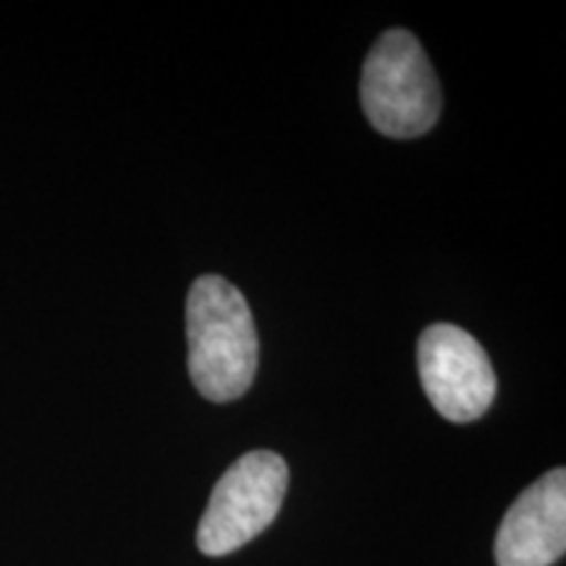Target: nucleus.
<instances>
[{"label": "nucleus", "instance_id": "f03ea898", "mask_svg": "<svg viewBox=\"0 0 566 566\" xmlns=\"http://www.w3.org/2000/svg\"><path fill=\"white\" fill-rule=\"evenodd\" d=\"M359 97L367 122L386 137L412 139L433 129L441 116V84L412 32L380 34L367 53Z\"/></svg>", "mask_w": 566, "mask_h": 566}, {"label": "nucleus", "instance_id": "7ed1b4c3", "mask_svg": "<svg viewBox=\"0 0 566 566\" xmlns=\"http://www.w3.org/2000/svg\"><path fill=\"white\" fill-rule=\"evenodd\" d=\"M289 488V467L275 451L258 449L237 459L212 488L197 527L205 556H229L273 525Z\"/></svg>", "mask_w": 566, "mask_h": 566}, {"label": "nucleus", "instance_id": "f257e3e1", "mask_svg": "<svg viewBox=\"0 0 566 566\" xmlns=\"http://www.w3.org/2000/svg\"><path fill=\"white\" fill-rule=\"evenodd\" d=\"M189 375L208 401L226 405L250 391L260 342L244 294L221 275H200L187 296Z\"/></svg>", "mask_w": 566, "mask_h": 566}, {"label": "nucleus", "instance_id": "39448f33", "mask_svg": "<svg viewBox=\"0 0 566 566\" xmlns=\"http://www.w3.org/2000/svg\"><path fill=\"white\" fill-rule=\"evenodd\" d=\"M566 551V470L556 467L509 506L495 535L499 566H551Z\"/></svg>", "mask_w": 566, "mask_h": 566}, {"label": "nucleus", "instance_id": "20e7f679", "mask_svg": "<svg viewBox=\"0 0 566 566\" xmlns=\"http://www.w3.org/2000/svg\"><path fill=\"white\" fill-rule=\"evenodd\" d=\"M417 370L430 405L451 422L480 420L499 391V378L483 346L451 323L430 325L420 336Z\"/></svg>", "mask_w": 566, "mask_h": 566}]
</instances>
